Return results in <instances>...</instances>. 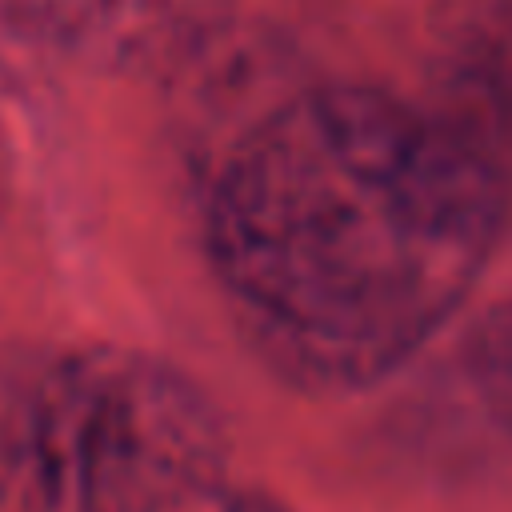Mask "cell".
Wrapping results in <instances>:
<instances>
[{"instance_id": "6da1fadb", "label": "cell", "mask_w": 512, "mask_h": 512, "mask_svg": "<svg viewBox=\"0 0 512 512\" xmlns=\"http://www.w3.org/2000/svg\"><path fill=\"white\" fill-rule=\"evenodd\" d=\"M196 172L236 332L316 396L400 372L468 304L508 224V184L468 128L352 80H292Z\"/></svg>"}, {"instance_id": "3957f363", "label": "cell", "mask_w": 512, "mask_h": 512, "mask_svg": "<svg viewBox=\"0 0 512 512\" xmlns=\"http://www.w3.org/2000/svg\"><path fill=\"white\" fill-rule=\"evenodd\" d=\"M48 52L92 72L180 68L224 20L208 0H4Z\"/></svg>"}, {"instance_id": "277c9868", "label": "cell", "mask_w": 512, "mask_h": 512, "mask_svg": "<svg viewBox=\"0 0 512 512\" xmlns=\"http://www.w3.org/2000/svg\"><path fill=\"white\" fill-rule=\"evenodd\" d=\"M460 368L484 416L512 436V296L488 304L468 324Z\"/></svg>"}, {"instance_id": "7a4b0ae2", "label": "cell", "mask_w": 512, "mask_h": 512, "mask_svg": "<svg viewBox=\"0 0 512 512\" xmlns=\"http://www.w3.org/2000/svg\"><path fill=\"white\" fill-rule=\"evenodd\" d=\"M0 512H240L224 416L152 352L4 340Z\"/></svg>"}]
</instances>
